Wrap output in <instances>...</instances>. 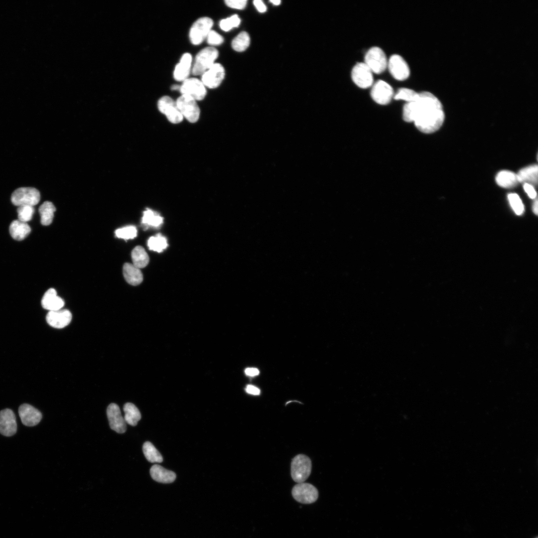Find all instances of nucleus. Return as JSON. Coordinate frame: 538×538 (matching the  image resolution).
I'll use <instances>...</instances> for the list:
<instances>
[{"label": "nucleus", "mask_w": 538, "mask_h": 538, "mask_svg": "<svg viewBox=\"0 0 538 538\" xmlns=\"http://www.w3.org/2000/svg\"><path fill=\"white\" fill-rule=\"evenodd\" d=\"M182 95L189 96L195 100H201L206 94L205 86L201 80L196 78L184 80L179 89Z\"/></svg>", "instance_id": "obj_13"}, {"label": "nucleus", "mask_w": 538, "mask_h": 538, "mask_svg": "<svg viewBox=\"0 0 538 538\" xmlns=\"http://www.w3.org/2000/svg\"><path fill=\"white\" fill-rule=\"evenodd\" d=\"M250 43V38L248 33L242 31L233 39L232 46L235 51L242 52L249 47Z\"/></svg>", "instance_id": "obj_32"}, {"label": "nucleus", "mask_w": 538, "mask_h": 538, "mask_svg": "<svg viewBox=\"0 0 538 538\" xmlns=\"http://www.w3.org/2000/svg\"><path fill=\"white\" fill-rule=\"evenodd\" d=\"M176 104L183 117L190 123H194L198 121L200 112L195 100L189 96L182 95L177 99Z\"/></svg>", "instance_id": "obj_6"}, {"label": "nucleus", "mask_w": 538, "mask_h": 538, "mask_svg": "<svg viewBox=\"0 0 538 538\" xmlns=\"http://www.w3.org/2000/svg\"><path fill=\"white\" fill-rule=\"evenodd\" d=\"M310 459L304 454L295 456L291 462V476L292 479L298 483L304 482L311 472Z\"/></svg>", "instance_id": "obj_3"}, {"label": "nucleus", "mask_w": 538, "mask_h": 538, "mask_svg": "<svg viewBox=\"0 0 538 538\" xmlns=\"http://www.w3.org/2000/svg\"><path fill=\"white\" fill-rule=\"evenodd\" d=\"M207 42L210 45H218L223 43V37L216 31L211 30L207 36Z\"/></svg>", "instance_id": "obj_38"}, {"label": "nucleus", "mask_w": 538, "mask_h": 538, "mask_svg": "<svg viewBox=\"0 0 538 538\" xmlns=\"http://www.w3.org/2000/svg\"><path fill=\"white\" fill-rule=\"evenodd\" d=\"M351 78L354 83L361 88H368L373 83V72L364 62H359L353 67Z\"/></svg>", "instance_id": "obj_9"}, {"label": "nucleus", "mask_w": 538, "mask_h": 538, "mask_svg": "<svg viewBox=\"0 0 538 538\" xmlns=\"http://www.w3.org/2000/svg\"><path fill=\"white\" fill-rule=\"evenodd\" d=\"M538 200H536L535 201V202L534 203L533 206V211H534V213H535L536 215L538 214Z\"/></svg>", "instance_id": "obj_44"}, {"label": "nucleus", "mask_w": 538, "mask_h": 538, "mask_svg": "<svg viewBox=\"0 0 538 538\" xmlns=\"http://www.w3.org/2000/svg\"><path fill=\"white\" fill-rule=\"evenodd\" d=\"M418 94V93L412 89L402 88L398 90L393 98L395 100H403L408 103L414 101L417 98Z\"/></svg>", "instance_id": "obj_33"}, {"label": "nucleus", "mask_w": 538, "mask_h": 538, "mask_svg": "<svg viewBox=\"0 0 538 538\" xmlns=\"http://www.w3.org/2000/svg\"><path fill=\"white\" fill-rule=\"evenodd\" d=\"M254 4L258 10L260 12H264L267 10V7L263 2L261 0H255Z\"/></svg>", "instance_id": "obj_42"}, {"label": "nucleus", "mask_w": 538, "mask_h": 538, "mask_svg": "<svg viewBox=\"0 0 538 538\" xmlns=\"http://www.w3.org/2000/svg\"><path fill=\"white\" fill-rule=\"evenodd\" d=\"M143 213L141 224L144 230L150 227H158L163 223V218L157 212L146 208Z\"/></svg>", "instance_id": "obj_26"}, {"label": "nucleus", "mask_w": 538, "mask_h": 538, "mask_svg": "<svg viewBox=\"0 0 538 538\" xmlns=\"http://www.w3.org/2000/svg\"><path fill=\"white\" fill-rule=\"evenodd\" d=\"M524 189L531 198L535 199L536 198L537 193L534 186L528 183H524Z\"/></svg>", "instance_id": "obj_40"}, {"label": "nucleus", "mask_w": 538, "mask_h": 538, "mask_svg": "<svg viewBox=\"0 0 538 538\" xmlns=\"http://www.w3.org/2000/svg\"><path fill=\"white\" fill-rule=\"evenodd\" d=\"M496 181L502 187L510 188L515 187L519 183L517 174L509 170H502L496 176Z\"/></svg>", "instance_id": "obj_25"}, {"label": "nucleus", "mask_w": 538, "mask_h": 538, "mask_svg": "<svg viewBox=\"0 0 538 538\" xmlns=\"http://www.w3.org/2000/svg\"></svg>", "instance_id": "obj_47"}, {"label": "nucleus", "mask_w": 538, "mask_h": 538, "mask_svg": "<svg viewBox=\"0 0 538 538\" xmlns=\"http://www.w3.org/2000/svg\"><path fill=\"white\" fill-rule=\"evenodd\" d=\"M225 74L223 66L220 63H215L202 75L201 81L205 86L215 88L222 82Z\"/></svg>", "instance_id": "obj_14"}, {"label": "nucleus", "mask_w": 538, "mask_h": 538, "mask_svg": "<svg viewBox=\"0 0 538 538\" xmlns=\"http://www.w3.org/2000/svg\"><path fill=\"white\" fill-rule=\"evenodd\" d=\"M159 111L164 114L168 121L173 124L181 122L183 116L177 107L176 102L167 96L161 97L158 101Z\"/></svg>", "instance_id": "obj_11"}, {"label": "nucleus", "mask_w": 538, "mask_h": 538, "mask_svg": "<svg viewBox=\"0 0 538 538\" xmlns=\"http://www.w3.org/2000/svg\"><path fill=\"white\" fill-rule=\"evenodd\" d=\"M17 212L18 220L27 223L31 220L34 212V208L32 206L22 205L18 207Z\"/></svg>", "instance_id": "obj_35"}, {"label": "nucleus", "mask_w": 538, "mask_h": 538, "mask_svg": "<svg viewBox=\"0 0 538 538\" xmlns=\"http://www.w3.org/2000/svg\"><path fill=\"white\" fill-rule=\"evenodd\" d=\"M107 414L111 428L118 433H123L127 429L126 423L122 416L119 406L112 403L107 409Z\"/></svg>", "instance_id": "obj_16"}, {"label": "nucleus", "mask_w": 538, "mask_h": 538, "mask_svg": "<svg viewBox=\"0 0 538 538\" xmlns=\"http://www.w3.org/2000/svg\"><path fill=\"white\" fill-rule=\"evenodd\" d=\"M270 1L271 2H272L274 5H279L280 4V0H270Z\"/></svg>", "instance_id": "obj_45"}, {"label": "nucleus", "mask_w": 538, "mask_h": 538, "mask_svg": "<svg viewBox=\"0 0 538 538\" xmlns=\"http://www.w3.org/2000/svg\"><path fill=\"white\" fill-rule=\"evenodd\" d=\"M538 166L533 164L521 169L517 174L519 183L529 184L533 186L538 184Z\"/></svg>", "instance_id": "obj_22"}, {"label": "nucleus", "mask_w": 538, "mask_h": 538, "mask_svg": "<svg viewBox=\"0 0 538 538\" xmlns=\"http://www.w3.org/2000/svg\"><path fill=\"white\" fill-rule=\"evenodd\" d=\"M508 199L510 203L517 215H521L524 211V205L519 197L516 193H511L508 195Z\"/></svg>", "instance_id": "obj_37"}, {"label": "nucleus", "mask_w": 538, "mask_h": 538, "mask_svg": "<svg viewBox=\"0 0 538 538\" xmlns=\"http://www.w3.org/2000/svg\"><path fill=\"white\" fill-rule=\"evenodd\" d=\"M55 211L56 208L51 202L45 201L41 205L38 211L40 215L42 225L48 226L52 223Z\"/></svg>", "instance_id": "obj_29"}, {"label": "nucleus", "mask_w": 538, "mask_h": 538, "mask_svg": "<svg viewBox=\"0 0 538 538\" xmlns=\"http://www.w3.org/2000/svg\"><path fill=\"white\" fill-rule=\"evenodd\" d=\"M387 67L392 76L399 81L406 80L410 75V70L407 63L398 54L392 55L390 57L388 61Z\"/></svg>", "instance_id": "obj_10"}, {"label": "nucleus", "mask_w": 538, "mask_h": 538, "mask_svg": "<svg viewBox=\"0 0 538 538\" xmlns=\"http://www.w3.org/2000/svg\"><path fill=\"white\" fill-rule=\"evenodd\" d=\"M291 493L296 501L303 504L312 503L318 497L317 489L312 484L307 483H299L295 485Z\"/></svg>", "instance_id": "obj_8"}, {"label": "nucleus", "mask_w": 538, "mask_h": 538, "mask_svg": "<svg viewBox=\"0 0 538 538\" xmlns=\"http://www.w3.org/2000/svg\"><path fill=\"white\" fill-rule=\"evenodd\" d=\"M115 234L119 238L125 240L132 239L137 236V230L134 226H128L115 231Z\"/></svg>", "instance_id": "obj_34"}, {"label": "nucleus", "mask_w": 538, "mask_h": 538, "mask_svg": "<svg viewBox=\"0 0 538 538\" xmlns=\"http://www.w3.org/2000/svg\"><path fill=\"white\" fill-rule=\"evenodd\" d=\"M403 118L406 122H413L420 132L428 134L440 129L445 115L438 98L430 92L424 91L418 93L414 101L404 105Z\"/></svg>", "instance_id": "obj_1"}, {"label": "nucleus", "mask_w": 538, "mask_h": 538, "mask_svg": "<svg viewBox=\"0 0 538 538\" xmlns=\"http://www.w3.org/2000/svg\"><path fill=\"white\" fill-rule=\"evenodd\" d=\"M245 372L247 375L250 376H255L259 374V370L255 368H247L245 370Z\"/></svg>", "instance_id": "obj_43"}, {"label": "nucleus", "mask_w": 538, "mask_h": 538, "mask_svg": "<svg viewBox=\"0 0 538 538\" xmlns=\"http://www.w3.org/2000/svg\"><path fill=\"white\" fill-rule=\"evenodd\" d=\"M151 478L155 481L162 483H170L176 478L175 473L167 470L160 465H153L150 469Z\"/></svg>", "instance_id": "obj_21"}, {"label": "nucleus", "mask_w": 538, "mask_h": 538, "mask_svg": "<svg viewBox=\"0 0 538 538\" xmlns=\"http://www.w3.org/2000/svg\"><path fill=\"white\" fill-rule=\"evenodd\" d=\"M245 390L246 392L249 394L259 395L260 394V389L253 385H248Z\"/></svg>", "instance_id": "obj_41"}, {"label": "nucleus", "mask_w": 538, "mask_h": 538, "mask_svg": "<svg viewBox=\"0 0 538 538\" xmlns=\"http://www.w3.org/2000/svg\"><path fill=\"white\" fill-rule=\"evenodd\" d=\"M72 314L67 309L49 311L46 315L47 323L54 328L61 329L67 326L72 320Z\"/></svg>", "instance_id": "obj_18"}, {"label": "nucleus", "mask_w": 538, "mask_h": 538, "mask_svg": "<svg viewBox=\"0 0 538 538\" xmlns=\"http://www.w3.org/2000/svg\"><path fill=\"white\" fill-rule=\"evenodd\" d=\"M40 194L36 188L22 187L15 190L11 194V201L17 206L29 205L34 206L40 201Z\"/></svg>", "instance_id": "obj_4"}, {"label": "nucleus", "mask_w": 538, "mask_h": 538, "mask_svg": "<svg viewBox=\"0 0 538 538\" xmlns=\"http://www.w3.org/2000/svg\"><path fill=\"white\" fill-rule=\"evenodd\" d=\"M9 231L13 239L21 241L26 238L30 234L31 228L27 223L16 220L11 223Z\"/></svg>", "instance_id": "obj_23"}, {"label": "nucleus", "mask_w": 538, "mask_h": 538, "mask_svg": "<svg viewBox=\"0 0 538 538\" xmlns=\"http://www.w3.org/2000/svg\"><path fill=\"white\" fill-rule=\"evenodd\" d=\"M142 451L146 459L151 463H160L163 461L162 456L154 445L149 441L144 443Z\"/></svg>", "instance_id": "obj_30"}, {"label": "nucleus", "mask_w": 538, "mask_h": 538, "mask_svg": "<svg viewBox=\"0 0 538 538\" xmlns=\"http://www.w3.org/2000/svg\"><path fill=\"white\" fill-rule=\"evenodd\" d=\"M219 55L218 50L212 47H205L200 51L195 59L192 73L194 75H202L215 63Z\"/></svg>", "instance_id": "obj_2"}, {"label": "nucleus", "mask_w": 538, "mask_h": 538, "mask_svg": "<svg viewBox=\"0 0 538 538\" xmlns=\"http://www.w3.org/2000/svg\"><path fill=\"white\" fill-rule=\"evenodd\" d=\"M241 20L238 15L235 14L230 17L223 19L220 22V27L223 30L228 31L233 27H238Z\"/></svg>", "instance_id": "obj_36"}, {"label": "nucleus", "mask_w": 538, "mask_h": 538, "mask_svg": "<svg viewBox=\"0 0 538 538\" xmlns=\"http://www.w3.org/2000/svg\"><path fill=\"white\" fill-rule=\"evenodd\" d=\"M123 274L127 282L132 285H137L143 280V275L140 269L131 263L124 264Z\"/></svg>", "instance_id": "obj_24"}, {"label": "nucleus", "mask_w": 538, "mask_h": 538, "mask_svg": "<svg viewBox=\"0 0 538 538\" xmlns=\"http://www.w3.org/2000/svg\"><path fill=\"white\" fill-rule=\"evenodd\" d=\"M213 25L212 19L203 17L197 19L192 25L189 31V38L194 45L201 43L207 37Z\"/></svg>", "instance_id": "obj_7"}, {"label": "nucleus", "mask_w": 538, "mask_h": 538, "mask_svg": "<svg viewBox=\"0 0 538 538\" xmlns=\"http://www.w3.org/2000/svg\"><path fill=\"white\" fill-rule=\"evenodd\" d=\"M147 245L150 250L158 253L162 252L168 246L166 238L160 233L151 237L147 241Z\"/></svg>", "instance_id": "obj_31"}, {"label": "nucleus", "mask_w": 538, "mask_h": 538, "mask_svg": "<svg viewBox=\"0 0 538 538\" xmlns=\"http://www.w3.org/2000/svg\"><path fill=\"white\" fill-rule=\"evenodd\" d=\"M365 63L373 73L379 74L383 73L388 66V60L384 51L380 47L370 48L365 55Z\"/></svg>", "instance_id": "obj_5"}, {"label": "nucleus", "mask_w": 538, "mask_h": 538, "mask_svg": "<svg viewBox=\"0 0 538 538\" xmlns=\"http://www.w3.org/2000/svg\"><path fill=\"white\" fill-rule=\"evenodd\" d=\"M192 62V56L185 53L181 57L179 63L175 66L173 72L174 79L178 81H184L189 75Z\"/></svg>", "instance_id": "obj_20"}, {"label": "nucleus", "mask_w": 538, "mask_h": 538, "mask_svg": "<svg viewBox=\"0 0 538 538\" xmlns=\"http://www.w3.org/2000/svg\"><path fill=\"white\" fill-rule=\"evenodd\" d=\"M123 410L126 423L132 426H135L141 418L140 412L137 407L132 403H127L124 404Z\"/></svg>", "instance_id": "obj_27"}, {"label": "nucleus", "mask_w": 538, "mask_h": 538, "mask_svg": "<svg viewBox=\"0 0 538 538\" xmlns=\"http://www.w3.org/2000/svg\"><path fill=\"white\" fill-rule=\"evenodd\" d=\"M394 90L392 86L383 80L377 81L372 86L371 96L377 104L386 105L391 101L394 97Z\"/></svg>", "instance_id": "obj_12"}, {"label": "nucleus", "mask_w": 538, "mask_h": 538, "mask_svg": "<svg viewBox=\"0 0 538 538\" xmlns=\"http://www.w3.org/2000/svg\"><path fill=\"white\" fill-rule=\"evenodd\" d=\"M17 431L15 415L11 409L5 408L0 411V433L5 436H11Z\"/></svg>", "instance_id": "obj_15"}, {"label": "nucleus", "mask_w": 538, "mask_h": 538, "mask_svg": "<svg viewBox=\"0 0 538 538\" xmlns=\"http://www.w3.org/2000/svg\"><path fill=\"white\" fill-rule=\"evenodd\" d=\"M225 3L227 6L231 8L243 9L247 4L246 0H226Z\"/></svg>", "instance_id": "obj_39"}, {"label": "nucleus", "mask_w": 538, "mask_h": 538, "mask_svg": "<svg viewBox=\"0 0 538 538\" xmlns=\"http://www.w3.org/2000/svg\"><path fill=\"white\" fill-rule=\"evenodd\" d=\"M133 265L138 269L145 267L148 264L149 259L144 249L141 246L135 247L132 252Z\"/></svg>", "instance_id": "obj_28"}, {"label": "nucleus", "mask_w": 538, "mask_h": 538, "mask_svg": "<svg viewBox=\"0 0 538 538\" xmlns=\"http://www.w3.org/2000/svg\"><path fill=\"white\" fill-rule=\"evenodd\" d=\"M41 305L45 309L56 311L61 309L64 305V301L57 295L56 291L51 288L43 295L41 299Z\"/></svg>", "instance_id": "obj_19"}, {"label": "nucleus", "mask_w": 538, "mask_h": 538, "mask_svg": "<svg viewBox=\"0 0 538 538\" xmlns=\"http://www.w3.org/2000/svg\"><path fill=\"white\" fill-rule=\"evenodd\" d=\"M18 414L22 424L27 426L36 425L42 417V413L38 409L28 404H23L19 406Z\"/></svg>", "instance_id": "obj_17"}, {"label": "nucleus", "mask_w": 538, "mask_h": 538, "mask_svg": "<svg viewBox=\"0 0 538 538\" xmlns=\"http://www.w3.org/2000/svg\"><path fill=\"white\" fill-rule=\"evenodd\" d=\"M180 86L177 85H174L172 86L171 89L172 90H179Z\"/></svg>", "instance_id": "obj_46"}]
</instances>
